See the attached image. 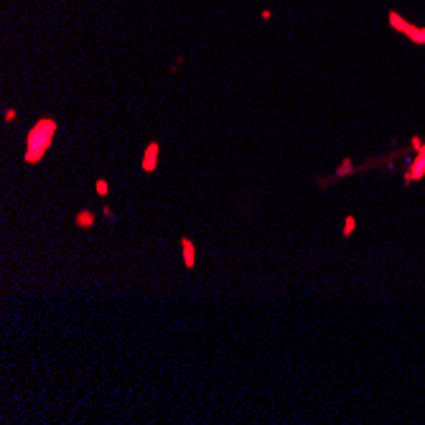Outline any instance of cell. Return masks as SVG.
Masks as SVG:
<instances>
[{
	"label": "cell",
	"mask_w": 425,
	"mask_h": 425,
	"mask_svg": "<svg viewBox=\"0 0 425 425\" xmlns=\"http://www.w3.org/2000/svg\"><path fill=\"white\" fill-rule=\"evenodd\" d=\"M181 252H184V265L186 268H194L196 265V247L189 237H181Z\"/></svg>",
	"instance_id": "cell-3"
},
{
	"label": "cell",
	"mask_w": 425,
	"mask_h": 425,
	"mask_svg": "<svg viewBox=\"0 0 425 425\" xmlns=\"http://www.w3.org/2000/svg\"><path fill=\"white\" fill-rule=\"evenodd\" d=\"M56 135V120L51 117H43L36 122V127H31L28 132V150H26V163H38L43 158L51 143H54Z\"/></svg>",
	"instance_id": "cell-1"
},
{
	"label": "cell",
	"mask_w": 425,
	"mask_h": 425,
	"mask_svg": "<svg viewBox=\"0 0 425 425\" xmlns=\"http://www.w3.org/2000/svg\"><path fill=\"white\" fill-rule=\"evenodd\" d=\"M352 171V161H344V166H339V176H347Z\"/></svg>",
	"instance_id": "cell-7"
},
{
	"label": "cell",
	"mask_w": 425,
	"mask_h": 425,
	"mask_svg": "<svg viewBox=\"0 0 425 425\" xmlns=\"http://www.w3.org/2000/svg\"><path fill=\"white\" fill-rule=\"evenodd\" d=\"M158 153H161V145H158V143H150L148 148H145V158H143V171H145V174H153V171H156Z\"/></svg>",
	"instance_id": "cell-2"
},
{
	"label": "cell",
	"mask_w": 425,
	"mask_h": 425,
	"mask_svg": "<svg viewBox=\"0 0 425 425\" xmlns=\"http://www.w3.org/2000/svg\"><path fill=\"white\" fill-rule=\"evenodd\" d=\"M95 222H97V216H95V211H90V209H82L77 216H74V224H77L79 229L95 227Z\"/></svg>",
	"instance_id": "cell-4"
},
{
	"label": "cell",
	"mask_w": 425,
	"mask_h": 425,
	"mask_svg": "<svg viewBox=\"0 0 425 425\" xmlns=\"http://www.w3.org/2000/svg\"><path fill=\"white\" fill-rule=\"evenodd\" d=\"M95 189H97V194H100V196H107V191H110V184H107V181H105V179H97Z\"/></svg>",
	"instance_id": "cell-5"
},
{
	"label": "cell",
	"mask_w": 425,
	"mask_h": 425,
	"mask_svg": "<svg viewBox=\"0 0 425 425\" xmlns=\"http://www.w3.org/2000/svg\"><path fill=\"white\" fill-rule=\"evenodd\" d=\"M354 227H357V222H354V216H347V222H344V232H342V237H349V234L354 232Z\"/></svg>",
	"instance_id": "cell-6"
}]
</instances>
